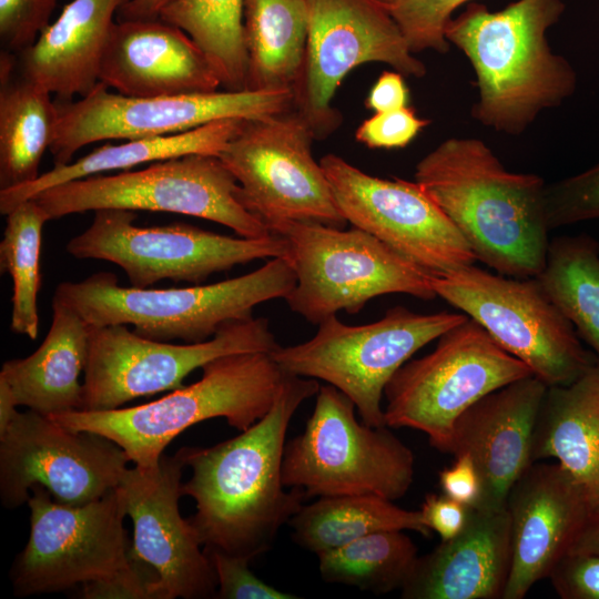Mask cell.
Here are the masks:
<instances>
[{"instance_id": "obj_10", "label": "cell", "mask_w": 599, "mask_h": 599, "mask_svg": "<svg viewBox=\"0 0 599 599\" xmlns=\"http://www.w3.org/2000/svg\"><path fill=\"white\" fill-rule=\"evenodd\" d=\"M437 339L430 353L407 361L387 383L384 415L389 428L419 430L449 454L455 423L467 408L532 373L470 317Z\"/></svg>"}, {"instance_id": "obj_31", "label": "cell", "mask_w": 599, "mask_h": 599, "mask_svg": "<svg viewBox=\"0 0 599 599\" xmlns=\"http://www.w3.org/2000/svg\"><path fill=\"white\" fill-rule=\"evenodd\" d=\"M293 540L315 555L383 530H412L425 537L430 529L419 510H407L376 495L318 497L288 521Z\"/></svg>"}, {"instance_id": "obj_49", "label": "cell", "mask_w": 599, "mask_h": 599, "mask_svg": "<svg viewBox=\"0 0 599 599\" xmlns=\"http://www.w3.org/2000/svg\"><path fill=\"white\" fill-rule=\"evenodd\" d=\"M378 1L383 2L387 7H390V6H394L395 3H397L399 0H378Z\"/></svg>"}, {"instance_id": "obj_33", "label": "cell", "mask_w": 599, "mask_h": 599, "mask_svg": "<svg viewBox=\"0 0 599 599\" xmlns=\"http://www.w3.org/2000/svg\"><path fill=\"white\" fill-rule=\"evenodd\" d=\"M159 19L194 41L225 90H247L244 0H174Z\"/></svg>"}, {"instance_id": "obj_28", "label": "cell", "mask_w": 599, "mask_h": 599, "mask_svg": "<svg viewBox=\"0 0 599 599\" xmlns=\"http://www.w3.org/2000/svg\"><path fill=\"white\" fill-rule=\"evenodd\" d=\"M245 119L217 120L193 130L156 138L132 139L118 145L105 144L63 165H54L33 182L0 190V213L7 215L20 203L52 186L141 164L187 154L220 156Z\"/></svg>"}, {"instance_id": "obj_29", "label": "cell", "mask_w": 599, "mask_h": 599, "mask_svg": "<svg viewBox=\"0 0 599 599\" xmlns=\"http://www.w3.org/2000/svg\"><path fill=\"white\" fill-rule=\"evenodd\" d=\"M51 92L20 72L17 54L0 55V190L39 177L58 120Z\"/></svg>"}, {"instance_id": "obj_42", "label": "cell", "mask_w": 599, "mask_h": 599, "mask_svg": "<svg viewBox=\"0 0 599 599\" xmlns=\"http://www.w3.org/2000/svg\"><path fill=\"white\" fill-rule=\"evenodd\" d=\"M548 578L562 599H599V555L568 552Z\"/></svg>"}, {"instance_id": "obj_7", "label": "cell", "mask_w": 599, "mask_h": 599, "mask_svg": "<svg viewBox=\"0 0 599 599\" xmlns=\"http://www.w3.org/2000/svg\"><path fill=\"white\" fill-rule=\"evenodd\" d=\"M355 404L333 385L321 386L304 430L285 444L282 479L307 497L376 495L395 501L415 475L412 449L388 426L355 416Z\"/></svg>"}, {"instance_id": "obj_23", "label": "cell", "mask_w": 599, "mask_h": 599, "mask_svg": "<svg viewBox=\"0 0 599 599\" xmlns=\"http://www.w3.org/2000/svg\"><path fill=\"white\" fill-rule=\"evenodd\" d=\"M99 82L131 98L203 94L221 81L180 28L153 20H116L99 64Z\"/></svg>"}, {"instance_id": "obj_34", "label": "cell", "mask_w": 599, "mask_h": 599, "mask_svg": "<svg viewBox=\"0 0 599 599\" xmlns=\"http://www.w3.org/2000/svg\"><path fill=\"white\" fill-rule=\"evenodd\" d=\"M417 551L404 530H383L316 556L324 581L384 595L402 589Z\"/></svg>"}, {"instance_id": "obj_43", "label": "cell", "mask_w": 599, "mask_h": 599, "mask_svg": "<svg viewBox=\"0 0 599 599\" xmlns=\"http://www.w3.org/2000/svg\"><path fill=\"white\" fill-rule=\"evenodd\" d=\"M425 525L439 535L440 540H449L464 528L468 507L445 494L426 495L419 509Z\"/></svg>"}, {"instance_id": "obj_48", "label": "cell", "mask_w": 599, "mask_h": 599, "mask_svg": "<svg viewBox=\"0 0 599 599\" xmlns=\"http://www.w3.org/2000/svg\"><path fill=\"white\" fill-rule=\"evenodd\" d=\"M17 403L7 383L0 379V434L6 430L17 415Z\"/></svg>"}, {"instance_id": "obj_5", "label": "cell", "mask_w": 599, "mask_h": 599, "mask_svg": "<svg viewBox=\"0 0 599 599\" xmlns=\"http://www.w3.org/2000/svg\"><path fill=\"white\" fill-rule=\"evenodd\" d=\"M295 285L290 261L274 257L238 277L180 288L124 287L113 273L98 272L60 283L53 300L92 326L133 325L150 339L201 343L229 323L253 317L256 305L285 298Z\"/></svg>"}, {"instance_id": "obj_32", "label": "cell", "mask_w": 599, "mask_h": 599, "mask_svg": "<svg viewBox=\"0 0 599 599\" xmlns=\"http://www.w3.org/2000/svg\"><path fill=\"white\" fill-rule=\"evenodd\" d=\"M537 281L599 363V243L587 234L549 242Z\"/></svg>"}, {"instance_id": "obj_44", "label": "cell", "mask_w": 599, "mask_h": 599, "mask_svg": "<svg viewBox=\"0 0 599 599\" xmlns=\"http://www.w3.org/2000/svg\"><path fill=\"white\" fill-rule=\"evenodd\" d=\"M443 494L466 507H473L479 499L481 481L477 468L467 454L455 456L450 467L438 474Z\"/></svg>"}, {"instance_id": "obj_15", "label": "cell", "mask_w": 599, "mask_h": 599, "mask_svg": "<svg viewBox=\"0 0 599 599\" xmlns=\"http://www.w3.org/2000/svg\"><path fill=\"white\" fill-rule=\"evenodd\" d=\"M58 120L50 145L54 165L71 162L83 146L104 140L156 138L224 119H262L294 109L293 91H215L131 98L99 82L79 100L55 101Z\"/></svg>"}, {"instance_id": "obj_3", "label": "cell", "mask_w": 599, "mask_h": 599, "mask_svg": "<svg viewBox=\"0 0 599 599\" xmlns=\"http://www.w3.org/2000/svg\"><path fill=\"white\" fill-rule=\"evenodd\" d=\"M565 9L562 0H517L498 11L470 2L449 20L445 37L476 75L471 116L477 122L519 135L544 110L575 93L576 71L546 35Z\"/></svg>"}, {"instance_id": "obj_25", "label": "cell", "mask_w": 599, "mask_h": 599, "mask_svg": "<svg viewBox=\"0 0 599 599\" xmlns=\"http://www.w3.org/2000/svg\"><path fill=\"white\" fill-rule=\"evenodd\" d=\"M130 0H72L37 41L17 54L18 68L58 101L87 95L99 83L101 55Z\"/></svg>"}, {"instance_id": "obj_45", "label": "cell", "mask_w": 599, "mask_h": 599, "mask_svg": "<svg viewBox=\"0 0 599 599\" xmlns=\"http://www.w3.org/2000/svg\"><path fill=\"white\" fill-rule=\"evenodd\" d=\"M404 78L398 71H383L368 92L366 108L377 113L408 106L410 92Z\"/></svg>"}, {"instance_id": "obj_9", "label": "cell", "mask_w": 599, "mask_h": 599, "mask_svg": "<svg viewBox=\"0 0 599 599\" xmlns=\"http://www.w3.org/2000/svg\"><path fill=\"white\" fill-rule=\"evenodd\" d=\"M32 199L49 221L121 209L196 216L227 226L246 238L272 234L244 206L240 185L215 155L187 154L152 162L136 171L97 174L52 186Z\"/></svg>"}, {"instance_id": "obj_40", "label": "cell", "mask_w": 599, "mask_h": 599, "mask_svg": "<svg viewBox=\"0 0 599 599\" xmlns=\"http://www.w3.org/2000/svg\"><path fill=\"white\" fill-rule=\"evenodd\" d=\"M430 124L408 106L377 112L361 123L355 139L369 149H403Z\"/></svg>"}, {"instance_id": "obj_37", "label": "cell", "mask_w": 599, "mask_h": 599, "mask_svg": "<svg viewBox=\"0 0 599 599\" xmlns=\"http://www.w3.org/2000/svg\"><path fill=\"white\" fill-rule=\"evenodd\" d=\"M546 215L549 230L599 220V162L581 173L547 184Z\"/></svg>"}, {"instance_id": "obj_8", "label": "cell", "mask_w": 599, "mask_h": 599, "mask_svg": "<svg viewBox=\"0 0 599 599\" xmlns=\"http://www.w3.org/2000/svg\"><path fill=\"white\" fill-rule=\"evenodd\" d=\"M464 313H415L404 306L364 325L333 315L306 342L278 345L272 357L291 375L324 380L343 392L368 426H386L382 400L394 374L422 347L465 322Z\"/></svg>"}, {"instance_id": "obj_41", "label": "cell", "mask_w": 599, "mask_h": 599, "mask_svg": "<svg viewBox=\"0 0 599 599\" xmlns=\"http://www.w3.org/2000/svg\"><path fill=\"white\" fill-rule=\"evenodd\" d=\"M131 552V551H130ZM156 572L131 555V560L114 575L81 585L84 599H155Z\"/></svg>"}, {"instance_id": "obj_20", "label": "cell", "mask_w": 599, "mask_h": 599, "mask_svg": "<svg viewBox=\"0 0 599 599\" xmlns=\"http://www.w3.org/2000/svg\"><path fill=\"white\" fill-rule=\"evenodd\" d=\"M185 467L179 449L163 454L154 468H128L120 483L133 522L131 555L156 572L155 599L216 597L213 566L192 522L179 511Z\"/></svg>"}, {"instance_id": "obj_36", "label": "cell", "mask_w": 599, "mask_h": 599, "mask_svg": "<svg viewBox=\"0 0 599 599\" xmlns=\"http://www.w3.org/2000/svg\"><path fill=\"white\" fill-rule=\"evenodd\" d=\"M471 0H399L388 7L409 50L415 54L426 50L446 53L449 42L445 29L451 14Z\"/></svg>"}, {"instance_id": "obj_14", "label": "cell", "mask_w": 599, "mask_h": 599, "mask_svg": "<svg viewBox=\"0 0 599 599\" xmlns=\"http://www.w3.org/2000/svg\"><path fill=\"white\" fill-rule=\"evenodd\" d=\"M27 504L30 536L10 570L16 596L67 590L108 578L130 562L120 485L95 501L73 506L55 501L35 484Z\"/></svg>"}, {"instance_id": "obj_2", "label": "cell", "mask_w": 599, "mask_h": 599, "mask_svg": "<svg viewBox=\"0 0 599 599\" xmlns=\"http://www.w3.org/2000/svg\"><path fill=\"white\" fill-rule=\"evenodd\" d=\"M415 181L477 261L510 277L541 272L550 242L541 176L508 171L477 138H448L416 164Z\"/></svg>"}, {"instance_id": "obj_39", "label": "cell", "mask_w": 599, "mask_h": 599, "mask_svg": "<svg viewBox=\"0 0 599 599\" xmlns=\"http://www.w3.org/2000/svg\"><path fill=\"white\" fill-rule=\"evenodd\" d=\"M205 550V549H204ZM216 576L220 599H297L264 582L248 568L251 560L221 550H205Z\"/></svg>"}, {"instance_id": "obj_30", "label": "cell", "mask_w": 599, "mask_h": 599, "mask_svg": "<svg viewBox=\"0 0 599 599\" xmlns=\"http://www.w3.org/2000/svg\"><path fill=\"white\" fill-rule=\"evenodd\" d=\"M247 90L293 91L307 41L305 0H244Z\"/></svg>"}, {"instance_id": "obj_16", "label": "cell", "mask_w": 599, "mask_h": 599, "mask_svg": "<svg viewBox=\"0 0 599 599\" xmlns=\"http://www.w3.org/2000/svg\"><path fill=\"white\" fill-rule=\"evenodd\" d=\"M126 326L91 325L80 410L115 409L138 397L174 390L213 359L272 353L280 345L265 317L232 322L207 341L182 345L143 337Z\"/></svg>"}, {"instance_id": "obj_18", "label": "cell", "mask_w": 599, "mask_h": 599, "mask_svg": "<svg viewBox=\"0 0 599 599\" xmlns=\"http://www.w3.org/2000/svg\"><path fill=\"white\" fill-rule=\"evenodd\" d=\"M129 461L104 436L70 429L32 409L18 412L0 434L1 502L21 506L38 484L58 502L85 505L119 487Z\"/></svg>"}, {"instance_id": "obj_26", "label": "cell", "mask_w": 599, "mask_h": 599, "mask_svg": "<svg viewBox=\"0 0 599 599\" xmlns=\"http://www.w3.org/2000/svg\"><path fill=\"white\" fill-rule=\"evenodd\" d=\"M532 461L554 458L599 519V363L573 383L547 387L531 446Z\"/></svg>"}, {"instance_id": "obj_22", "label": "cell", "mask_w": 599, "mask_h": 599, "mask_svg": "<svg viewBox=\"0 0 599 599\" xmlns=\"http://www.w3.org/2000/svg\"><path fill=\"white\" fill-rule=\"evenodd\" d=\"M547 385L535 375L484 396L457 419L449 454H467L481 481L473 506L506 509L509 491L534 461L531 446Z\"/></svg>"}, {"instance_id": "obj_46", "label": "cell", "mask_w": 599, "mask_h": 599, "mask_svg": "<svg viewBox=\"0 0 599 599\" xmlns=\"http://www.w3.org/2000/svg\"><path fill=\"white\" fill-rule=\"evenodd\" d=\"M174 0H130L118 13V20L159 19L162 10Z\"/></svg>"}, {"instance_id": "obj_12", "label": "cell", "mask_w": 599, "mask_h": 599, "mask_svg": "<svg viewBox=\"0 0 599 599\" xmlns=\"http://www.w3.org/2000/svg\"><path fill=\"white\" fill-rule=\"evenodd\" d=\"M135 217L134 211L98 210L65 251L75 258L118 265L131 286L140 288L165 278L197 285L214 273L255 260L288 258L287 241L276 234L233 237L184 223L142 227L134 225Z\"/></svg>"}, {"instance_id": "obj_17", "label": "cell", "mask_w": 599, "mask_h": 599, "mask_svg": "<svg viewBox=\"0 0 599 599\" xmlns=\"http://www.w3.org/2000/svg\"><path fill=\"white\" fill-rule=\"evenodd\" d=\"M307 41L294 109L325 138L342 122L332 100L355 68L379 62L404 77L423 78L424 62L415 58L386 4L378 0H305Z\"/></svg>"}, {"instance_id": "obj_13", "label": "cell", "mask_w": 599, "mask_h": 599, "mask_svg": "<svg viewBox=\"0 0 599 599\" xmlns=\"http://www.w3.org/2000/svg\"><path fill=\"white\" fill-rule=\"evenodd\" d=\"M315 134L295 109L245 119L220 159L240 185L244 206L270 230L284 222L344 229L347 221L312 154Z\"/></svg>"}, {"instance_id": "obj_6", "label": "cell", "mask_w": 599, "mask_h": 599, "mask_svg": "<svg viewBox=\"0 0 599 599\" xmlns=\"http://www.w3.org/2000/svg\"><path fill=\"white\" fill-rule=\"evenodd\" d=\"M288 245L296 285L284 298L313 324L344 311L358 313L374 297L403 293L437 297L433 275L367 232L314 222H284L270 229Z\"/></svg>"}, {"instance_id": "obj_11", "label": "cell", "mask_w": 599, "mask_h": 599, "mask_svg": "<svg viewBox=\"0 0 599 599\" xmlns=\"http://www.w3.org/2000/svg\"><path fill=\"white\" fill-rule=\"evenodd\" d=\"M437 296L477 322L548 387L573 383L597 363L536 277L493 274L475 264L433 275Z\"/></svg>"}, {"instance_id": "obj_47", "label": "cell", "mask_w": 599, "mask_h": 599, "mask_svg": "<svg viewBox=\"0 0 599 599\" xmlns=\"http://www.w3.org/2000/svg\"><path fill=\"white\" fill-rule=\"evenodd\" d=\"M569 552H587L599 555V519L587 524Z\"/></svg>"}, {"instance_id": "obj_38", "label": "cell", "mask_w": 599, "mask_h": 599, "mask_svg": "<svg viewBox=\"0 0 599 599\" xmlns=\"http://www.w3.org/2000/svg\"><path fill=\"white\" fill-rule=\"evenodd\" d=\"M58 0H0L1 51L18 54L49 27Z\"/></svg>"}, {"instance_id": "obj_19", "label": "cell", "mask_w": 599, "mask_h": 599, "mask_svg": "<svg viewBox=\"0 0 599 599\" xmlns=\"http://www.w3.org/2000/svg\"><path fill=\"white\" fill-rule=\"evenodd\" d=\"M319 163L341 214L352 226L432 275L477 261L464 236L418 182L373 176L336 154L324 155Z\"/></svg>"}, {"instance_id": "obj_27", "label": "cell", "mask_w": 599, "mask_h": 599, "mask_svg": "<svg viewBox=\"0 0 599 599\" xmlns=\"http://www.w3.org/2000/svg\"><path fill=\"white\" fill-rule=\"evenodd\" d=\"M52 323L39 348L24 358L2 364L0 379L17 405L45 416L82 406V385L91 325L67 305L52 300Z\"/></svg>"}, {"instance_id": "obj_4", "label": "cell", "mask_w": 599, "mask_h": 599, "mask_svg": "<svg viewBox=\"0 0 599 599\" xmlns=\"http://www.w3.org/2000/svg\"><path fill=\"white\" fill-rule=\"evenodd\" d=\"M202 370L194 384L154 402L49 417L70 429L109 438L135 466L151 469L176 436L200 422L222 417L240 432L250 428L268 413L287 375L271 353L263 352L222 356Z\"/></svg>"}, {"instance_id": "obj_21", "label": "cell", "mask_w": 599, "mask_h": 599, "mask_svg": "<svg viewBox=\"0 0 599 599\" xmlns=\"http://www.w3.org/2000/svg\"><path fill=\"white\" fill-rule=\"evenodd\" d=\"M511 565L501 599H522L567 555L590 516L583 497L558 463L534 461L511 487Z\"/></svg>"}, {"instance_id": "obj_1", "label": "cell", "mask_w": 599, "mask_h": 599, "mask_svg": "<svg viewBox=\"0 0 599 599\" xmlns=\"http://www.w3.org/2000/svg\"><path fill=\"white\" fill-rule=\"evenodd\" d=\"M319 387L317 379L287 374L268 413L250 428L211 447L180 448L192 469L182 494L195 500L189 519L205 550L252 561L302 508L305 491L283 484V454L291 419Z\"/></svg>"}, {"instance_id": "obj_24", "label": "cell", "mask_w": 599, "mask_h": 599, "mask_svg": "<svg viewBox=\"0 0 599 599\" xmlns=\"http://www.w3.org/2000/svg\"><path fill=\"white\" fill-rule=\"evenodd\" d=\"M511 565L506 509L468 507L463 530L417 557L404 599H501Z\"/></svg>"}, {"instance_id": "obj_35", "label": "cell", "mask_w": 599, "mask_h": 599, "mask_svg": "<svg viewBox=\"0 0 599 599\" xmlns=\"http://www.w3.org/2000/svg\"><path fill=\"white\" fill-rule=\"evenodd\" d=\"M6 217L0 242V267L12 280L10 327L14 333L35 339L39 331L42 229L49 220L34 199L20 203Z\"/></svg>"}]
</instances>
